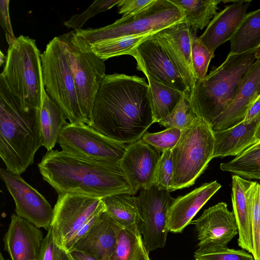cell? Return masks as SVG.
Returning a JSON list of instances; mask_svg holds the SVG:
<instances>
[{"instance_id":"ab89813d","label":"cell","mask_w":260,"mask_h":260,"mask_svg":"<svg viewBox=\"0 0 260 260\" xmlns=\"http://www.w3.org/2000/svg\"><path fill=\"white\" fill-rule=\"evenodd\" d=\"M47 231L38 260H70L68 253L55 243L51 228Z\"/></svg>"},{"instance_id":"e575fe53","label":"cell","mask_w":260,"mask_h":260,"mask_svg":"<svg viewBox=\"0 0 260 260\" xmlns=\"http://www.w3.org/2000/svg\"><path fill=\"white\" fill-rule=\"evenodd\" d=\"M250 206L253 229L254 260H259L260 248V183L251 181L247 190Z\"/></svg>"},{"instance_id":"7a4b0ae2","label":"cell","mask_w":260,"mask_h":260,"mask_svg":"<svg viewBox=\"0 0 260 260\" xmlns=\"http://www.w3.org/2000/svg\"><path fill=\"white\" fill-rule=\"evenodd\" d=\"M38 168L43 180L58 195L74 193L100 198L133 195L119 164L92 161L52 149L47 151Z\"/></svg>"},{"instance_id":"cb8c5ba5","label":"cell","mask_w":260,"mask_h":260,"mask_svg":"<svg viewBox=\"0 0 260 260\" xmlns=\"http://www.w3.org/2000/svg\"><path fill=\"white\" fill-rule=\"evenodd\" d=\"M251 181L233 175L232 201L238 228L239 246L254 256L251 206L247 190Z\"/></svg>"},{"instance_id":"ac0fdd59","label":"cell","mask_w":260,"mask_h":260,"mask_svg":"<svg viewBox=\"0 0 260 260\" xmlns=\"http://www.w3.org/2000/svg\"><path fill=\"white\" fill-rule=\"evenodd\" d=\"M260 96V54L243 80L229 106L210 125L213 132L231 128L242 122L252 103Z\"/></svg>"},{"instance_id":"7c38bea8","label":"cell","mask_w":260,"mask_h":260,"mask_svg":"<svg viewBox=\"0 0 260 260\" xmlns=\"http://www.w3.org/2000/svg\"><path fill=\"white\" fill-rule=\"evenodd\" d=\"M170 192L159 189L156 185L141 190L136 197L142 219L140 232L147 251L163 248L169 232V210L173 203Z\"/></svg>"},{"instance_id":"9a60e30c","label":"cell","mask_w":260,"mask_h":260,"mask_svg":"<svg viewBox=\"0 0 260 260\" xmlns=\"http://www.w3.org/2000/svg\"><path fill=\"white\" fill-rule=\"evenodd\" d=\"M196 32L182 22L154 34L178 69L190 93L197 81L191 59L192 44Z\"/></svg>"},{"instance_id":"8d00e7d4","label":"cell","mask_w":260,"mask_h":260,"mask_svg":"<svg viewBox=\"0 0 260 260\" xmlns=\"http://www.w3.org/2000/svg\"><path fill=\"white\" fill-rule=\"evenodd\" d=\"M121 1H95L85 11L74 15L68 20L64 21L63 24L69 28H73L74 30L80 29L89 18L100 12L111 9L116 5H118Z\"/></svg>"},{"instance_id":"30bf717a","label":"cell","mask_w":260,"mask_h":260,"mask_svg":"<svg viewBox=\"0 0 260 260\" xmlns=\"http://www.w3.org/2000/svg\"><path fill=\"white\" fill-rule=\"evenodd\" d=\"M104 210L102 198L74 193L58 195L51 224L55 243L68 252L81 230Z\"/></svg>"},{"instance_id":"8fae6325","label":"cell","mask_w":260,"mask_h":260,"mask_svg":"<svg viewBox=\"0 0 260 260\" xmlns=\"http://www.w3.org/2000/svg\"><path fill=\"white\" fill-rule=\"evenodd\" d=\"M57 143L61 151L83 159L119 164L126 146L86 124L68 123L61 130Z\"/></svg>"},{"instance_id":"277c9868","label":"cell","mask_w":260,"mask_h":260,"mask_svg":"<svg viewBox=\"0 0 260 260\" xmlns=\"http://www.w3.org/2000/svg\"><path fill=\"white\" fill-rule=\"evenodd\" d=\"M260 54V46L240 54L229 53L209 75L197 80L190 93L196 116L210 125L229 106Z\"/></svg>"},{"instance_id":"b9f144b4","label":"cell","mask_w":260,"mask_h":260,"mask_svg":"<svg viewBox=\"0 0 260 260\" xmlns=\"http://www.w3.org/2000/svg\"><path fill=\"white\" fill-rule=\"evenodd\" d=\"M9 2V0H1L0 1V24L5 31L6 37H15L10 21Z\"/></svg>"},{"instance_id":"f1b7e54d","label":"cell","mask_w":260,"mask_h":260,"mask_svg":"<svg viewBox=\"0 0 260 260\" xmlns=\"http://www.w3.org/2000/svg\"><path fill=\"white\" fill-rule=\"evenodd\" d=\"M180 8L184 15V22L193 30L202 29L217 14L219 0H171Z\"/></svg>"},{"instance_id":"681fc988","label":"cell","mask_w":260,"mask_h":260,"mask_svg":"<svg viewBox=\"0 0 260 260\" xmlns=\"http://www.w3.org/2000/svg\"><path fill=\"white\" fill-rule=\"evenodd\" d=\"M259 260H260V248H259Z\"/></svg>"},{"instance_id":"836d02e7","label":"cell","mask_w":260,"mask_h":260,"mask_svg":"<svg viewBox=\"0 0 260 260\" xmlns=\"http://www.w3.org/2000/svg\"><path fill=\"white\" fill-rule=\"evenodd\" d=\"M196 117L191 105L190 94L185 93L173 111L158 123L167 128L182 131L190 125Z\"/></svg>"},{"instance_id":"f907efd6","label":"cell","mask_w":260,"mask_h":260,"mask_svg":"<svg viewBox=\"0 0 260 260\" xmlns=\"http://www.w3.org/2000/svg\"></svg>"},{"instance_id":"d590c367","label":"cell","mask_w":260,"mask_h":260,"mask_svg":"<svg viewBox=\"0 0 260 260\" xmlns=\"http://www.w3.org/2000/svg\"><path fill=\"white\" fill-rule=\"evenodd\" d=\"M181 130L174 127L154 133H145L141 140L158 152L172 149L178 142Z\"/></svg>"},{"instance_id":"d4e9b609","label":"cell","mask_w":260,"mask_h":260,"mask_svg":"<svg viewBox=\"0 0 260 260\" xmlns=\"http://www.w3.org/2000/svg\"><path fill=\"white\" fill-rule=\"evenodd\" d=\"M106 211L122 228L135 234H141L142 219L136 197L129 193H118L102 198Z\"/></svg>"},{"instance_id":"1f68e13d","label":"cell","mask_w":260,"mask_h":260,"mask_svg":"<svg viewBox=\"0 0 260 260\" xmlns=\"http://www.w3.org/2000/svg\"><path fill=\"white\" fill-rule=\"evenodd\" d=\"M220 168L241 177L260 174V148L246 150L232 160L221 163Z\"/></svg>"},{"instance_id":"4316f807","label":"cell","mask_w":260,"mask_h":260,"mask_svg":"<svg viewBox=\"0 0 260 260\" xmlns=\"http://www.w3.org/2000/svg\"><path fill=\"white\" fill-rule=\"evenodd\" d=\"M231 54H240L260 46V8L247 14L230 40Z\"/></svg>"},{"instance_id":"c3c4849f","label":"cell","mask_w":260,"mask_h":260,"mask_svg":"<svg viewBox=\"0 0 260 260\" xmlns=\"http://www.w3.org/2000/svg\"><path fill=\"white\" fill-rule=\"evenodd\" d=\"M0 260H6L5 259V258L3 257L2 254L0 253Z\"/></svg>"},{"instance_id":"2e32d148","label":"cell","mask_w":260,"mask_h":260,"mask_svg":"<svg viewBox=\"0 0 260 260\" xmlns=\"http://www.w3.org/2000/svg\"><path fill=\"white\" fill-rule=\"evenodd\" d=\"M160 155L142 140L129 144L119 162L133 194L154 185V174Z\"/></svg>"},{"instance_id":"9c48e42d","label":"cell","mask_w":260,"mask_h":260,"mask_svg":"<svg viewBox=\"0 0 260 260\" xmlns=\"http://www.w3.org/2000/svg\"><path fill=\"white\" fill-rule=\"evenodd\" d=\"M41 60L47 94L61 108L69 123L88 125L82 113L74 80L58 37L47 45Z\"/></svg>"},{"instance_id":"5b68a950","label":"cell","mask_w":260,"mask_h":260,"mask_svg":"<svg viewBox=\"0 0 260 260\" xmlns=\"http://www.w3.org/2000/svg\"><path fill=\"white\" fill-rule=\"evenodd\" d=\"M0 75L10 92L31 107L40 110L45 89L41 54L35 40L20 35L8 43Z\"/></svg>"},{"instance_id":"5bb4252c","label":"cell","mask_w":260,"mask_h":260,"mask_svg":"<svg viewBox=\"0 0 260 260\" xmlns=\"http://www.w3.org/2000/svg\"><path fill=\"white\" fill-rule=\"evenodd\" d=\"M0 177L14 199L16 214L36 227L48 231L53 209L45 197L20 175L7 169H0Z\"/></svg>"},{"instance_id":"7dc6e473","label":"cell","mask_w":260,"mask_h":260,"mask_svg":"<svg viewBox=\"0 0 260 260\" xmlns=\"http://www.w3.org/2000/svg\"><path fill=\"white\" fill-rule=\"evenodd\" d=\"M254 148H260V140L258 142H257L254 144L252 145V146H251L250 147H249L248 148H247L246 150L254 149Z\"/></svg>"},{"instance_id":"44dd1931","label":"cell","mask_w":260,"mask_h":260,"mask_svg":"<svg viewBox=\"0 0 260 260\" xmlns=\"http://www.w3.org/2000/svg\"><path fill=\"white\" fill-rule=\"evenodd\" d=\"M221 187L220 184L214 181L203 184L188 193L174 199L168 212L169 232L174 233L182 232Z\"/></svg>"},{"instance_id":"ba28073f","label":"cell","mask_w":260,"mask_h":260,"mask_svg":"<svg viewBox=\"0 0 260 260\" xmlns=\"http://www.w3.org/2000/svg\"><path fill=\"white\" fill-rule=\"evenodd\" d=\"M58 37L74 80L82 113L90 125L94 99L106 75L104 60L75 30Z\"/></svg>"},{"instance_id":"bcb514c9","label":"cell","mask_w":260,"mask_h":260,"mask_svg":"<svg viewBox=\"0 0 260 260\" xmlns=\"http://www.w3.org/2000/svg\"><path fill=\"white\" fill-rule=\"evenodd\" d=\"M6 60V56L5 55L2 51H0V66L5 63Z\"/></svg>"},{"instance_id":"4dcf8cb0","label":"cell","mask_w":260,"mask_h":260,"mask_svg":"<svg viewBox=\"0 0 260 260\" xmlns=\"http://www.w3.org/2000/svg\"><path fill=\"white\" fill-rule=\"evenodd\" d=\"M154 34L123 37L89 44L92 52L99 57L106 60L130 52L146 39Z\"/></svg>"},{"instance_id":"6da1fadb","label":"cell","mask_w":260,"mask_h":260,"mask_svg":"<svg viewBox=\"0 0 260 260\" xmlns=\"http://www.w3.org/2000/svg\"><path fill=\"white\" fill-rule=\"evenodd\" d=\"M154 123L149 87L145 78L106 75L97 92L90 126L123 144L141 140Z\"/></svg>"},{"instance_id":"603a6c76","label":"cell","mask_w":260,"mask_h":260,"mask_svg":"<svg viewBox=\"0 0 260 260\" xmlns=\"http://www.w3.org/2000/svg\"><path fill=\"white\" fill-rule=\"evenodd\" d=\"M213 135V158L236 156L260 140V115Z\"/></svg>"},{"instance_id":"f35d334b","label":"cell","mask_w":260,"mask_h":260,"mask_svg":"<svg viewBox=\"0 0 260 260\" xmlns=\"http://www.w3.org/2000/svg\"><path fill=\"white\" fill-rule=\"evenodd\" d=\"M172 149L162 152L158 161L154 174V185L159 189L170 192L173 176Z\"/></svg>"},{"instance_id":"4fadbf2b","label":"cell","mask_w":260,"mask_h":260,"mask_svg":"<svg viewBox=\"0 0 260 260\" xmlns=\"http://www.w3.org/2000/svg\"><path fill=\"white\" fill-rule=\"evenodd\" d=\"M137 61V69L146 77L175 89L190 93L175 64L154 35L146 39L129 53Z\"/></svg>"},{"instance_id":"8992f818","label":"cell","mask_w":260,"mask_h":260,"mask_svg":"<svg viewBox=\"0 0 260 260\" xmlns=\"http://www.w3.org/2000/svg\"><path fill=\"white\" fill-rule=\"evenodd\" d=\"M213 131L203 119L196 117L181 131L172 149L173 176L170 192L192 185L213 158Z\"/></svg>"},{"instance_id":"3957f363","label":"cell","mask_w":260,"mask_h":260,"mask_svg":"<svg viewBox=\"0 0 260 260\" xmlns=\"http://www.w3.org/2000/svg\"><path fill=\"white\" fill-rule=\"evenodd\" d=\"M41 146L40 110L13 95L0 77V156L6 169L20 175Z\"/></svg>"},{"instance_id":"d6a6232c","label":"cell","mask_w":260,"mask_h":260,"mask_svg":"<svg viewBox=\"0 0 260 260\" xmlns=\"http://www.w3.org/2000/svg\"><path fill=\"white\" fill-rule=\"evenodd\" d=\"M194 257L195 260H254L253 255L244 249L214 245L199 246Z\"/></svg>"},{"instance_id":"ee69618b","label":"cell","mask_w":260,"mask_h":260,"mask_svg":"<svg viewBox=\"0 0 260 260\" xmlns=\"http://www.w3.org/2000/svg\"><path fill=\"white\" fill-rule=\"evenodd\" d=\"M260 115V96L250 106L247 110L244 121H249Z\"/></svg>"},{"instance_id":"83f0119b","label":"cell","mask_w":260,"mask_h":260,"mask_svg":"<svg viewBox=\"0 0 260 260\" xmlns=\"http://www.w3.org/2000/svg\"><path fill=\"white\" fill-rule=\"evenodd\" d=\"M148 81L154 123L167 117L185 93L160 83L150 77Z\"/></svg>"},{"instance_id":"e0dca14e","label":"cell","mask_w":260,"mask_h":260,"mask_svg":"<svg viewBox=\"0 0 260 260\" xmlns=\"http://www.w3.org/2000/svg\"><path fill=\"white\" fill-rule=\"evenodd\" d=\"M192 222L195 226L198 246L214 245L227 246L238 234V228L233 211L224 202L205 210L200 217Z\"/></svg>"},{"instance_id":"d6986e66","label":"cell","mask_w":260,"mask_h":260,"mask_svg":"<svg viewBox=\"0 0 260 260\" xmlns=\"http://www.w3.org/2000/svg\"><path fill=\"white\" fill-rule=\"evenodd\" d=\"M43 239L39 228L13 214L3 238L4 249L12 260H38Z\"/></svg>"},{"instance_id":"ffe728a7","label":"cell","mask_w":260,"mask_h":260,"mask_svg":"<svg viewBox=\"0 0 260 260\" xmlns=\"http://www.w3.org/2000/svg\"><path fill=\"white\" fill-rule=\"evenodd\" d=\"M122 229L105 209L99 215L92 226L75 243L71 250L85 251L97 260H111L118 234Z\"/></svg>"},{"instance_id":"f6af8a7d","label":"cell","mask_w":260,"mask_h":260,"mask_svg":"<svg viewBox=\"0 0 260 260\" xmlns=\"http://www.w3.org/2000/svg\"><path fill=\"white\" fill-rule=\"evenodd\" d=\"M243 178H247V179H257L260 180V174H250V175H247L243 177Z\"/></svg>"},{"instance_id":"60d3db41","label":"cell","mask_w":260,"mask_h":260,"mask_svg":"<svg viewBox=\"0 0 260 260\" xmlns=\"http://www.w3.org/2000/svg\"><path fill=\"white\" fill-rule=\"evenodd\" d=\"M154 0H121L118 4L119 14L122 17L136 14L149 6Z\"/></svg>"},{"instance_id":"74e56055","label":"cell","mask_w":260,"mask_h":260,"mask_svg":"<svg viewBox=\"0 0 260 260\" xmlns=\"http://www.w3.org/2000/svg\"><path fill=\"white\" fill-rule=\"evenodd\" d=\"M214 56V52L209 49L195 36L192 44L191 59L197 80L206 77L209 63Z\"/></svg>"},{"instance_id":"484cf974","label":"cell","mask_w":260,"mask_h":260,"mask_svg":"<svg viewBox=\"0 0 260 260\" xmlns=\"http://www.w3.org/2000/svg\"><path fill=\"white\" fill-rule=\"evenodd\" d=\"M61 108L44 90L42 105L40 110V123L42 146L47 151L53 149L63 127L68 122Z\"/></svg>"},{"instance_id":"f546056e","label":"cell","mask_w":260,"mask_h":260,"mask_svg":"<svg viewBox=\"0 0 260 260\" xmlns=\"http://www.w3.org/2000/svg\"><path fill=\"white\" fill-rule=\"evenodd\" d=\"M141 234L122 228L118 236L111 260H150Z\"/></svg>"},{"instance_id":"7402d4cb","label":"cell","mask_w":260,"mask_h":260,"mask_svg":"<svg viewBox=\"0 0 260 260\" xmlns=\"http://www.w3.org/2000/svg\"><path fill=\"white\" fill-rule=\"evenodd\" d=\"M251 1H235L214 16L198 39L211 51L230 40L247 14Z\"/></svg>"},{"instance_id":"7bdbcfd3","label":"cell","mask_w":260,"mask_h":260,"mask_svg":"<svg viewBox=\"0 0 260 260\" xmlns=\"http://www.w3.org/2000/svg\"><path fill=\"white\" fill-rule=\"evenodd\" d=\"M68 253L70 260H97L89 253L82 250L72 249Z\"/></svg>"},{"instance_id":"52a82bcc","label":"cell","mask_w":260,"mask_h":260,"mask_svg":"<svg viewBox=\"0 0 260 260\" xmlns=\"http://www.w3.org/2000/svg\"><path fill=\"white\" fill-rule=\"evenodd\" d=\"M183 11L171 0H154L141 11L116 20L99 28L75 30L88 44L123 37L155 34L173 24L184 22Z\"/></svg>"}]
</instances>
